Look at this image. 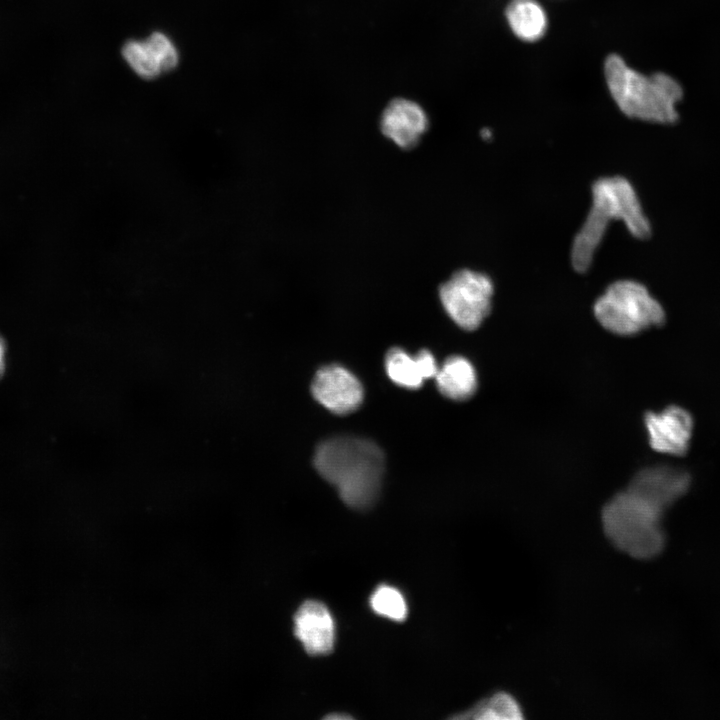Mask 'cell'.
Wrapping results in <instances>:
<instances>
[{"mask_svg": "<svg viewBox=\"0 0 720 720\" xmlns=\"http://www.w3.org/2000/svg\"><path fill=\"white\" fill-rule=\"evenodd\" d=\"M665 509L627 488L603 507V531L619 551L636 559H650L665 544L661 519Z\"/></svg>", "mask_w": 720, "mask_h": 720, "instance_id": "4", "label": "cell"}, {"mask_svg": "<svg viewBox=\"0 0 720 720\" xmlns=\"http://www.w3.org/2000/svg\"><path fill=\"white\" fill-rule=\"evenodd\" d=\"M311 391L322 406L339 415L353 412L363 401L360 381L349 370L336 364L316 372Z\"/></svg>", "mask_w": 720, "mask_h": 720, "instance_id": "7", "label": "cell"}, {"mask_svg": "<svg viewBox=\"0 0 720 720\" xmlns=\"http://www.w3.org/2000/svg\"><path fill=\"white\" fill-rule=\"evenodd\" d=\"M372 610L394 621H402L407 616V604L402 593L389 585L378 586L370 597Z\"/></svg>", "mask_w": 720, "mask_h": 720, "instance_id": "17", "label": "cell"}, {"mask_svg": "<svg viewBox=\"0 0 720 720\" xmlns=\"http://www.w3.org/2000/svg\"><path fill=\"white\" fill-rule=\"evenodd\" d=\"M523 717V710L518 700L505 691L495 692L464 713L455 716V718L476 720H518Z\"/></svg>", "mask_w": 720, "mask_h": 720, "instance_id": "15", "label": "cell"}, {"mask_svg": "<svg viewBox=\"0 0 720 720\" xmlns=\"http://www.w3.org/2000/svg\"><path fill=\"white\" fill-rule=\"evenodd\" d=\"M7 360V345L4 338L0 335V378L3 376L6 369Z\"/></svg>", "mask_w": 720, "mask_h": 720, "instance_id": "18", "label": "cell"}, {"mask_svg": "<svg viewBox=\"0 0 720 720\" xmlns=\"http://www.w3.org/2000/svg\"><path fill=\"white\" fill-rule=\"evenodd\" d=\"M122 55L130 68L144 79H153L172 70L179 60L176 46L162 32H154L144 40L127 41Z\"/></svg>", "mask_w": 720, "mask_h": 720, "instance_id": "9", "label": "cell"}, {"mask_svg": "<svg viewBox=\"0 0 720 720\" xmlns=\"http://www.w3.org/2000/svg\"><path fill=\"white\" fill-rule=\"evenodd\" d=\"M689 484L687 472L670 466H654L638 472L627 488L666 509L687 491Z\"/></svg>", "mask_w": 720, "mask_h": 720, "instance_id": "12", "label": "cell"}, {"mask_svg": "<svg viewBox=\"0 0 720 720\" xmlns=\"http://www.w3.org/2000/svg\"><path fill=\"white\" fill-rule=\"evenodd\" d=\"M294 632L311 655L327 654L333 649L334 620L321 602L308 600L299 607L294 616Z\"/></svg>", "mask_w": 720, "mask_h": 720, "instance_id": "11", "label": "cell"}, {"mask_svg": "<svg viewBox=\"0 0 720 720\" xmlns=\"http://www.w3.org/2000/svg\"><path fill=\"white\" fill-rule=\"evenodd\" d=\"M603 71L610 96L627 117L658 124L678 120L676 105L683 97V89L672 76L662 72L643 74L616 53L606 57Z\"/></svg>", "mask_w": 720, "mask_h": 720, "instance_id": "3", "label": "cell"}, {"mask_svg": "<svg viewBox=\"0 0 720 720\" xmlns=\"http://www.w3.org/2000/svg\"><path fill=\"white\" fill-rule=\"evenodd\" d=\"M429 119L417 102L395 98L384 109L380 118L382 134L403 150L414 148L427 131Z\"/></svg>", "mask_w": 720, "mask_h": 720, "instance_id": "10", "label": "cell"}, {"mask_svg": "<svg viewBox=\"0 0 720 720\" xmlns=\"http://www.w3.org/2000/svg\"><path fill=\"white\" fill-rule=\"evenodd\" d=\"M644 424L654 451L676 456L687 452L693 431V419L687 410L669 406L661 412H648Z\"/></svg>", "mask_w": 720, "mask_h": 720, "instance_id": "8", "label": "cell"}, {"mask_svg": "<svg viewBox=\"0 0 720 720\" xmlns=\"http://www.w3.org/2000/svg\"><path fill=\"white\" fill-rule=\"evenodd\" d=\"M596 320L613 334L628 336L659 326L665 320L661 304L640 282L618 280L594 303Z\"/></svg>", "mask_w": 720, "mask_h": 720, "instance_id": "5", "label": "cell"}, {"mask_svg": "<svg viewBox=\"0 0 720 720\" xmlns=\"http://www.w3.org/2000/svg\"><path fill=\"white\" fill-rule=\"evenodd\" d=\"M591 193L589 213L571 247L572 266L580 273L590 268L610 222L622 221L630 234L638 239H646L651 234L650 222L634 187L626 178H599L592 184Z\"/></svg>", "mask_w": 720, "mask_h": 720, "instance_id": "2", "label": "cell"}, {"mask_svg": "<svg viewBox=\"0 0 720 720\" xmlns=\"http://www.w3.org/2000/svg\"><path fill=\"white\" fill-rule=\"evenodd\" d=\"M434 378L439 392L454 401H464L472 397L478 384L475 368L462 356L447 358Z\"/></svg>", "mask_w": 720, "mask_h": 720, "instance_id": "13", "label": "cell"}, {"mask_svg": "<svg viewBox=\"0 0 720 720\" xmlns=\"http://www.w3.org/2000/svg\"><path fill=\"white\" fill-rule=\"evenodd\" d=\"M388 377L397 385L416 390L426 380L417 354L410 356L400 348L391 349L385 357Z\"/></svg>", "mask_w": 720, "mask_h": 720, "instance_id": "16", "label": "cell"}, {"mask_svg": "<svg viewBox=\"0 0 720 720\" xmlns=\"http://www.w3.org/2000/svg\"><path fill=\"white\" fill-rule=\"evenodd\" d=\"M327 718H330V719H347V718H350V716H346V715H343V714H340V715L334 714V715H331V716H327Z\"/></svg>", "mask_w": 720, "mask_h": 720, "instance_id": "19", "label": "cell"}, {"mask_svg": "<svg viewBox=\"0 0 720 720\" xmlns=\"http://www.w3.org/2000/svg\"><path fill=\"white\" fill-rule=\"evenodd\" d=\"M504 14L510 30L522 41L540 40L547 30V14L537 0H511Z\"/></svg>", "mask_w": 720, "mask_h": 720, "instance_id": "14", "label": "cell"}, {"mask_svg": "<svg viewBox=\"0 0 720 720\" xmlns=\"http://www.w3.org/2000/svg\"><path fill=\"white\" fill-rule=\"evenodd\" d=\"M493 293L494 284L487 274L466 268L454 272L439 288L447 315L468 331L477 329L490 313Z\"/></svg>", "mask_w": 720, "mask_h": 720, "instance_id": "6", "label": "cell"}, {"mask_svg": "<svg viewBox=\"0 0 720 720\" xmlns=\"http://www.w3.org/2000/svg\"><path fill=\"white\" fill-rule=\"evenodd\" d=\"M314 466L349 507L367 509L376 501L385 461L374 442L353 436L330 438L317 447Z\"/></svg>", "mask_w": 720, "mask_h": 720, "instance_id": "1", "label": "cell"}]
</instances>
